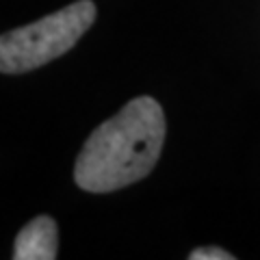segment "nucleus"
<instances>
[{
    "mask_svg": "<svg viewBox=\"0 0 260 260\" xmlns=\"http://www.w3.org/2000/svg\"><path fill=\"white\" fill-rule=\"evenodd\" d=\"M162 143V107L150 95L135 98L89 135L76 156L74 180L89 193L124 189L152 172Z\"/></svg>",
    "mask_w": 260,
    "mask_h": 260,
    "instance_id": "obj_1",
    "label": "nucleus"
},
{
    "mask_svg": "<svg viewBox=\"0 0 260 260\" xmlns=\"http://www.w3.org/2000/svg\"><path fill=\"white\" fill-rule=\"evenodd\" d=\"M95 5L76 0L46 18L0 35V72L24 74L72 50L95 22Z\"/></svg>",
    "mask_w": 260,
    "mask_h": 260,
    "instance_id": "obj_2",
    "label": "nucleus"
},
{
    "mask_svg": "<svg viewBox=\"0 0 260 260\" xmlns=\"http://www.w3.org/2000/svg\"><path fill=\"white\" fill-rule=\"evenodd\" d=\"M56 256H59V228L52 217H35L15 237L13 260H54Z\"/></svg>",
    "mask_w": 260,
    "mask_h": 260,
    "instance_id": "obj_3",
    "label": "nucleus"
},
{
    "mask_svg": "<svg viewBox=\"0 0 260 260\" xmlns=\"http://www.w3.org/2000/svg\"><path fill=\"white\" fill-rule=\"evenodd\" d=\"M234 256L219 247H200L189 254V260H232Z\"/></svg>",
    "mask_w": 260,
    "mask_h": 260,
    "instance_id": "obj_4",
    "label": "nucleus"
}]
</instances>
